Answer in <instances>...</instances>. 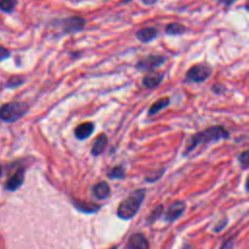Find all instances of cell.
Here are the masks:
<instances>
[{
  "label": "cell",
  "mask_w": 249,
  "mask_h": 249,
  "mask_svg": "<svg viewBox=\"0 0 249 249\" xmlns=\"http://www.w3.org/2000/svg\"><path fill=\"white\" fill-rule=\"evenodd\" d=\"M110 249H117V247H116V246H114V247H112V248H110Z\"/></svg>",
  "instance_id": "cell-28"
},
{
  "label": "cell",
  "mask_w": 249,
  "mask_h": 249,
  "mask_svg": "<svg viewBox=\"0 0 249 249\" xmlns=\"http://www.w3.org/2000/svg\"><path fill=\"white\" fill-rule=\"evenodd\" d=\"M94 130V124L91 122H85L78 124L74 129V135L78 140L88 139Z\"/></svg>",
  "instance_id": "cell-9"
},
{
  "label": "cell",
  "mask_w": 249,
  "mask_h": 249,
  "mask_svg": "<svg viewBox=\"0 0 249 249\" xmlns=\"http://www.w3.org/2000/svg\"><path fill=\"white\" fill-rule=\"evenodd\" d=\"M163 78L162 72H149L142 78V85L148 89H154L161 84Z\"/></svg>",
  "instance_id": "cell-8"
},
{
  "label": "cell",
  "mask_w": 249,
  "mask_h": 249,
  "mask_svg": "<svg viewBox=\"0 0 249 249\" xmlns=\"http://www.w3.org/2000/svg\"><path fill=\"white\" fill-rule=\"evenodd\" d=\"M170 103V98L169 97H161L155 101L149 108L148 110V116H154L158 114L160 111L162 109L166 108Z\"/></svg>",
  "instance_id": "cell-15"
},
{
  "label": "cell",
  "mask_w": 249,
  "mask_h": 249,
  "mask_svg": "<svg viewBox=\"0 0 249 249\" xmlns=\"http://www.w3.org/2000/svg\"><path fill=\"white\" fill-rule=\"evenodd\" d=\"M24 82H25V79L22 76L14 75L9 78V80L7 81V83L5 85V88L15 89V88H18V87L21 86L22 84H24Z\"/></svg>",
  "instance_id": "cell-19"
},
{
  "label": "cell",
  "mask_w": 249,
  "mask_h": 249,
  "mask_svg": "<svg viewBox=\"0 0 249 249\" xmlns=\"http://www.w3.org/2000/svg\"><path fill=\"white\" fill-rule=\"evenodd\" d=\"M145 189H138L123 199L117 209L118 217L123 220H129L134 217L145 198Z\"/></svg>",
  "instance_id": "cell-2"
},
{
  "label": "cell",
  "mask_w": 249,
  "mask_h": 249,
  "mask_svg": "<svg viewBox=\"0 0 249 249\" xmlns=\"http://www.w3.org/2000/svg\"><path fill=\"white\" fill-rule=\"evenodd\" d=\"M144 5H148V6H151V5H154L156 4L159 0H140Z\"/></svg>",
  "instance_id": "cell-26"
},
{
  "label": "cell",
  "mask_w": 249,
  "mask_h": 249,
  "mask_svg": "<svg viewBox=\"0 0 249 249\" xmlns=\"http://www.w3.org/2000/svg\"><path fill=\"white\" fill-rule=\"evenodd\" d=\"M18 4V0H0V11L12 13Z\"/></svg>",
  "instance_id": "cell-20"
},
{
  "label": "cell",
  "mask_w": 249,
  "mask_h": 249,
  "mask_svg": "<svg viewBox=\"0 0 249 249\" xmlns=\"http://www.w3.org/2000/svg\"><path fill=\"white\" fill-rule=\"evenodd\" d=\"M167 61V57L162 54H148L140 58L135 63L136 70L140 72H152L153 70L160 67Z\"/></svg>",
  "instance_id": "cell-5"
},
{
  "label": "cell",
  "mask_w": 249,
  "mask_h": 249,
  "mask_svg": "<svg viewBox=\"0 0 249 249\" xmlns=\"http://www.w3.org/2000/svg\"><path fill=\"white\" fill-rule=\"evenodd\" d=\"M162 210H163V206H162L161 204H160V205H158L157 207H155V208H154V210L152 211L151 215L148 217L149 222H150V223L155 222V221H156V220H157V219L161 215Z\"/></svg>",
  "instance_id": "cell-21"
},
{
  "label": "cell",
  "mask_w": 249,
  "mask_h": 249,
  "mask_svg": "<svg viewBox=\"0 0 249 249\" xmlns=\"http://www.w3.org/2000/svg\"><path fill=\"white\" fill-rule=\"evenodd\" d=\"M24 180V168L19 167L6 182V189L9 191H15L21 186Z\"/></svg>",
  "instance_id": "cell-12"
},
{
  "label": "cell",
  "mask_w": 249,
  "mask_h": 249,
  "mask_svg": "<svg viewBox=\"0 0 249 249\" xmlns=\"http://www.w3.org/2000/svg\"><path fill=\"white\" fill-rule=\"evenodd\" d=\"M229 136H230V132L224 125H221V124L211 125L191 136V138L186 144L184 154L191 153L199 145L218 142L222 139H228Z\"/></svg>",
  "instance_id": "cell-1"
},
{
  "label": "cell",
  "mask_w": 249,
  "mask_h": 249,
  "mask_svg": "<svg viewBox=\"0 0 249 249\" xmlns=\"http://www.w3.org/2000/svg\"><path fill=\"white\" fill-rule=\"evenodd\" d=\"M237 0H217V2H218V4H220V5H224V6H231V5H232L233 3H235Z\"/></svg>",
  "instance_id": "cell-25"
},
{
  "label": "cell",
  "mask_w": 249,
  "mask_h": 249,
  "mask_svg": "<svg viewBox=\"0 0 249 249\" xmlns=\"http://www.w3.org/2000/svg\"><path fill=\"white\" fill-rule=\"evenodd\" d=\"M107 144H108V137L105 133H100L98 134L95 139L93 140V143H92V146H91V149H90V154L94 157H97L99 155H101L106 147H107Z\"/></svg>",
  "instance_id": "cell-13"
},
{
  "label": "cell",
  "mask_w": 249,
  "mask_h": 249,
  "mask_svg": "<svg viewBox=\"0 0 249 249\" xmlns=\"http://www.w3.org/2000/svg\"><path fill=\"white\" fill-rule=\"evenodd\" d=\"M73 204L79 211H83V212H86V213H93V212L98 211V209L100 208L99 205L92 204V203H89V202L81 201V200H74Z\"/></svg>",
  "instance_id": "cell-17"
},
{
  "label": "cell",
  "mask_w": 249,
  "mask_h": 249,
  "mask_svg": "<svg viewBox=\"0 0 249 249\" xmlns=\"http://www.w3.org/2000/svg\"><path fill=\"white\" fill-rule=\"evenodd\" d=\"M11 55V53L8 49H6L3 46H0V61L7 59Z\"/></svg>",
  "instance_id": "cell-24"
},
{
  "label": "cell",
  "mask_w": 249,
  "mask_h": 249,
  "mask_svg": "<svg viewBox=\"0 0 249 249\" xmlns=\"http://www.w3.org/2000/svg\"><path fill=\"white\" fill-rule=\"evenodd\" d=\"M122 3H124V4H127V3H130L132 0H120Z\"/></svg>",
  "instance_id": "cell-27"
},
{
  "label": "cell",
  "mask_w": 249,
  "mask_h": 249,
  "mask_svg": "<svg viewBox=\"0 0 249 249\" xmlns=\"http://www.w3.org/2000/svg\"><path fill=\"white\" fill-rule=\"evenodd\" d=\"M185 209H186V204L184 201H175L167 208V210L163 215V218L166 222L172 223L183 215Z\"/></svg>",
  "instance_id": "cell-7"
},
{
  "label": "cell",
  "mask_w": 249,
  "mask_h": 249,
  "mask_svg": "<svg viewBox=\"0 0 249 249\" xmlns=\"http://www.w3.org/2000/svg\"><path fill=\"white\" fill-rule=\"evenodd\" d=\"M159 35V30L156 27H143L136 31L135 36L141 43H150Z\"/></svg>",
  "instance_id": "cell-10"
},
{
  "label": "cell",
  "mask_w": 249,
  "mask_h": 249,
  "mask_svg": "<svg viewBox=\"0 0 249 249\" xmlns=\"http://www.w3.org/2000/svg\"><path fill=\"white\" fill-rule=\"evenodd\" d=\"M59 24L61 26L62 34H74L84 30L86 26V19L82 17L73 16L62 18L59 21Z\"/></svg>",
  "instance_id": "cell-6"
},
{
  "label": "cell",
  "mask_w": 249,
  "mask_h": 249,
  "mask_svg": "<svg viewBox=\"0 0 249 249\" xmlns=\"http://www.w3.org/2000/svg\"><path fill=\"white\" fill-rule=\"evenodd\" d=\"M110 179H124L125 177V169L123 165L114 166L108 173Z\"/></svg>",
  "instance_id": "cell-18"
},
{
  "label": "cell",
  "mask_w": 249,
  "mask_h": 249,
  "mask_svg": "<svg viewBox=\"0 0 249 249\" xmlns=\"http://www.w3.org/2000/svg\"><path fill=\"white\" fill-rule=\"evenodd\" d=\"M0 176H1V165H0Z\"/></svg>",
  "instance_id": "cell-29"
},
{
  "label": "cell",
  "mask_w": 249,
  "mask_h": 249,
  "mask_svg": "<svg viewBox=\"0 0 249 249\" xmlns=\"http://www.w3.org/2000/svg\"><path fill=\"white\" fill-rule=\"evenodd\" d=\"M210 89H211V91H212L213 93H215V94H217V95L222 94V93H224V92L227 90L226 86L223 85L222 83H215V84H213Z\"/></svg>",
  "instance_id": "cell-23"
},
{
  "label": "cell",
  "mask_w": 249,
  "mask_h": 249,
  "mask_svg": "<svg viewBox=\"0 0 249 249\" xmlns=\"http://www.w3.org/2000/svg\"><path fill=\"white\" fill-rule=\"evenodd\" d=\"M110 187L107 182L101 181L93 185L92 187V194L98 199H106L110 196Z\"/></svg>",
  "instance_id": "cell-14"
},
{
  "label": "cell",
  "mask_w": 249,
  "mask_h": 249,
  "mask_svg": "<svg viewBox=\"0 0 249 249\" xmlns=\"http://www.w3.org/2000/svg\"><path fill=\"white\" fill-rule=\"evenodd\" d=\"M237 159H238V162H239L241 168L246 169L248 167V151L245 150V151L241 152Z\"/></svg>",
  "instance_id": "cell-22"
},
{
  "label": "cell",
  "mask_w": 249,
  "mask_h": 249,
  "mask_svg": "<svg viewBox=\"0 0 249 249\" xmlns=\"http://www.w3.org/2000/svg\"><path fill=\"white\" fill-rule=\"evenodd\" d=\"M29 107L25 102L13 101L3 104L0 107V120L6 123H15L21 119Z\"/></svg>",
  "instance_id": "cell-3"
},
{
  "label": "cell",
  "mask_w": 249,
  "mask_h": 249,
  "mask_svg": "<svg viewBox=\"0 0 249 249\" xmlns=\"http://www.w3.org/2000/svg\"><path fill=\"white\" fill-rule=\"evenodd\" d=\"M213 69L205 63H197L189 68L184 77V83L200 84L207 81L212 75Z\"/></svg>",
  "instance_id": "cell-4"
},
{
  "label": "cell",
  "mask_w": 249,
  "mask_h": 249,
  "mask_svg": "<svg viewBox=\"0 0 249 249\" xmlns=\"http://www.w3.org/2000/svg\"><path fill=\"white\" fill-rule=\"evenodd\" d=\"M186 26L180 22H169L166 24L164 31L167 35L171 36H178L182 35L186 32Z\"/></svg>",
  "instance_id": "cell-16"
},
{
  "label": "cell",
  "mask_w": 249,
  "mask_h": 249,
  "mask_svg": "<svg viewBox=\"0 0 249 249\" xmlns=\"http://www.w3.org/2000/svg\"><path fill=\"white\" fill-rule=\"evenodd\" d=\"M128 249H149V242L145 235L140 232L133 233L127 241Z\"/></svg>",
  "instance_id": "cell-11"
}]
</instances>
